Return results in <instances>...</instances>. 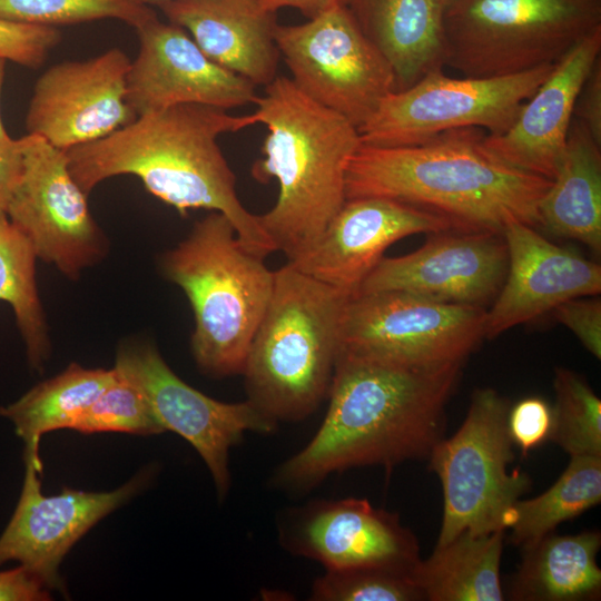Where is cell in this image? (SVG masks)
<instances>
[{
	"label": "cell",
	"instance_id": "6da1fadb",
	"mask_svg": "<svg viewBox=\"0 0 601 601\" xmlns=\"http://www.w3.org/2000/svg\"><path fill=\"white\" fill-rule=\"evenodd\" d=\"M463 364H408L339 354L319 428L275 470L270 484L299 495L347 469H390L427 459L444 437L445 406Z\"/></svg>",
	"mask_w": 601,
	"mask_h": 601
},
{
	"label": "cell",
	"instance_id": "7a4b0ae2",
	"mask_svg": "<svg viewBox=\"0 0 601 601\" xmlns=\"http://www.w3.org/2000/svg\"><path fill=\"white\" fill-rule=\"evenodd\" d=\"M256 124L254 112L237 116L181 104L138 116L99 140L65 151L70 174L87 195L110 177L134 175L181 215L199 208L225 215L240 243L265 258L276 246L239 200L235 174L217 141Z\"/></svg>",
	"mask_w": 601,
	"mask_h": 601
},
{
	"label": "cell",
	"instance_id": "3957f363",
	"mask_svg": "<svg viewBox=\"0 0 601 601\" xmlns=\"http://www.w3.org/2000/svg\"><path fill=\"white\" fill-rule=\"evenodd\" d=\"M480 128L442 132L420 145H362L345 174L346 199L384 197L445 215L473 230L502 233L512 221L540 226L552 180L491 151Z\"/></svg>",
	"mask_w": 601,
	"mask_h": 601
},
{
	"label": "cell",
	"instance_id": "277c9868",
	"mask_svg": "<svg viewBox=\"0 0 601 601\" xmlns=\"http://www.w3.org/2000/svg\"><path fill=\"white\" fill-rule=\"evenodd\" d=\"M254 115L267 128L263 157L252 167L259 183H278L274 206L258 216L263 229L293 262L307 252L343 206L345 174L361 146L356 126L277 76L258 96Z\"/></svg>",
	"mask_w": 601,
	"mask_h": 601
},
{
	"label": "cell",
	"instance_id": "5b68a950",
	"mask_svg": "<svg viewBox=\"0 0 601 601\" xmlns=\"http://www.w3.org/2000/svg\"><path fill=\"white\" fill-rule=\"evenodd\" d=\"M349 296L286 263L243 370L247 400L279 422H299L327 397Z\"/></svg>",
	"mask_w": 601,
	"mask_h": 601
},
{
	"label": "cell",
	"instance_id": "8992f818",
	"mask_svg": "<svg viewBox=\"0 0 601 601\" xmlns=\"http://www.w3.org/2000/svg\"><path fill=\"white\" fill-rule=\"evenodd\" d=\"M161 269L193 308L190 345L200 371L213 377L242 374L275 272L240 243L231 221L217 211L196 221L162 256Z\"/></svg>",
	"mask_w": 601,
	"mask_h": 601
},
{
	"label": "cell",
	"instance_id": "52a82bcc",
	"mask_svg": "<svg viewBox=\"0 0 601 601\" xmlns=\"http://www.w3.org/2000/svg\"><path fill=\"white\" fill-rule=\"evenodd\" d=\"M601 27V0H449L445 66L491 78L556 63Z\"/></svg>",
	"mask_w": 601,
	"mask_h": 601
},
{
	"label": "cell",
	"instance_id": "ba28073f",
	"mask_svg": "<svg viewBox=\"0 0 601 601\" xmlns=\"http://www.w3.org/2000/svg\"><path fill=\"white\" fill-rule=\"evenodd\" d=\"M510 406L509 400L491 387L475 390L462 425L428 455L430 470L437 475L443 492L435 546L463 532L505 531L506 513L530 491L532 482L524 471H509L514 460L508 427Z\"/></svg>",
	"mask_w": 601,
	"mask_h": 601
},
{
	"label": "cell",
	"instance_id": "9c48e42d",
	"mask_svg": "<svg viewBox=\"0 0 601 601\" xmlns=\"http://www.w3.org/2000/svg\"><path fill=\"white\" fill-rule=\"evenodd\" d=\"M554 65L491 78H451L434 70L414 85L390 92L358 128L362 145H420L460 128L500 135L515 120L523 104Z\"/></svg>",
	"mask_w": 601,
	"mask_h": 601
},
{
	"label": "cell",
	"instance_id": "30bf717a",
	"mask_svg": "<svg viewBox=\"0 0 601 601\" xmlns=\"http://www.w3.org/2000/svg\"><path fill=\"white\" fill-rule=\"evenodd\" d=\"M275 43L296 87L357 129L395 91L390 62L363 33L345 4L300 24H277Z\"/></svg>",
	"mask_w": 601,
	"mask_h": 601
},
{
	"label": "cell",
	"instance_id": "8fae6325",
	"mask_svg": "<svg viewBox=\"0 0 601 601\" xmlns=\"http://www.w3.org/2000/svg\"><path fill=\"white\" fill-rule=\"evenodd\" d=\"M486 309L402 292L354 294L345 303L339 354L408 364L464 363L485 338Z\"/></svg>",
	"mask_w": 601,
	"mask_h": 601
},
{
	"label": "cell",
	"instance_id": "7c38bea8",
	"mask_svg": "<svg viewBox=\"0 0 601 601\" xmlns=\"http://www.w3.org/2000/svg\"><path fill=\"white\" fill-rule=\"evenodd\" d=\"M115 368L145 394L166 431L195 447L210 472L219 500L231 484L230 449L246 432L270 434L278 426L248 400L225 403L191 387L171 371L154 345H121Z\"/></svg>",
	"mask_w": 601,
	"mask_h": 601
},
{
	"label": "cell",
	"instance_id": "4fadbf2b",
	"mask_svg": "<svg viewBox=\"0 0 601 601\" xmlns=\"http://www.w3.org/2000/svg\"><path fill=\"white\" fill-rule=\"evenodd\" d=\"M27 135L22 176L6 214L37 258L76 279L105 256L106 238L89 211L87 194L70 174L66 151Z\"/></svg>",
	"mask_w": 601,
	"mask_h": 601
},
{
	"label": "cell",
	"instance_id": "5bb4252c",
	"mask_svg": "<svg viewBox=\"0 0 601 601\" xmlns=\"http://www.w3.org/2000/svg\"><path fill=\"white\" fill-rule=\"evenodd\" d=\"M277 530L283 549L326 570L385 568L412 574L421 561L418 541L400 516L366 499L314 500L284 510Z\"/></svg>",
	"mask_w": 601,
	"mask_h": 601
},
{
	"label": "cell",
	"instance_id": "9a60e30c",
	"mask_svg": "<svg viewBox=\"0 0 601 601\" xmlns=\"http://www.w3.org/2000/svg\"><path fill=\"white\" fill-rule=\"evenodd\" d=\"M427 235L418 249L383 257L356 294L402 292L483 308L496 298L509 263L502 233L451 229Z\"/></svg>",
	"mask_w": 601,
	"mask_h": 601
},
{
	"label": "cell",
	"instance_id": "2e32d148",
	"mask_svg": "<svg viewBox=\"0 0 601 601\" xmlns=\"http://www.w3.org/2000/svg\"><path fill=\"white\" fill-rule=\"evenodd\" d=\"M130 59L119 48L49 67L35 83L27 134L70 148L99 140L137 118L126 99Z\"/></svg>",
	"mask_w": 601,
	"mask_h": 601
},
{
	"label": "cell",
	"instance_id": "e0dca14e",
	"mask_svg": "<svg viewBox=\"0 0 601 601\" xmlns=\"http://www.w3.org/2000/svg\"><path fill=\"white\" fill-rule=\"evenodd\" d=\"M136 31L126 99L137 117L181 104L226 110L255 104L256 86L210 60L181 27L155 16Z\"/></svg>",
	"mask_w": 601,
	"mask_h": 601
},
{
	"label": "cell",
	"instance_id": "ac0fdd59",
	"mask_svg": "<svg viewBox=\"0 0 601 601\" xmlns=\"http://www.w3.org/2000/svg\"><path fill=\"white\" fill-rule=\"evenodd\" d=\"M24 477L16 510L0 535V566L17 561L48 588L62 590L59 565L71 546L98 521L130 499L146 481L141 474L110 492L41 491L40 454L24 452Z\"/></svg>",
	"mask_w": 601,
	"mask_h": 601
},
{
	"label": "cell",
	"instance_id": "d6986e66",
	"mask_svg": "<svg viewBox=\"0 0 601 601\" xmlns=\"http://www.w3.org/2000/svg\"><path fill=\"white\" fill-rule=\"evenodd\" d=\"M451 229L473 230L445 215L395 199H346L315 244L287 263L352 296L393 243Z\"/></svg>",
	"mask_w": 601,
	"mask_h": 601
},
{
	"label": "cell",
	"instance_id": "ffe728a7",
	"mask_svg": "<svg viewBox=\"0 0 601 601\" xmlns=\"http://www.w3.org/2000/svg\"><path fill=\"white\" fill-rule=\"evenodd\" d=\"M502 235L508 248L504 283L485 317V338L536 319L561 303L601 292V267L558 246L534 227L509 223Z\"/></svg>",
	"mask_w": 601,
	"mask_h": 601
},
{
	"label": "cell",
	"instance_id": "44dd1931",
	"mask_svg": "<svg viewBox=\"0 0 601 601\" xmlns=\"http://www.w3.org/2000/svg\"><path fill=\"white\" fill-rule=\"evenodd\" d=\"M600 52L601 27L554 63L509 129L500 135H486L485 146L508 164L553 180L579 91Z\"/></svg>",
	"mask_w": 601,
	"mask_h": 601
},
{
	"label": "cell",
	"instance_id": "7402d4cb",
	"mask_svg": "<svg viewBox=\"0 0 601 601\" xmlns=\"http://www.w3.org/2000/svg\"><path fill=\"white\" fill-rule=\"evenodd\" d=\"M158 7L217 65L256 87L277 77L276 12L258 0H169Z\"/></svg>",
	"mask_w": 601,
	"mask_h": 601
},
{
	"label": "cell",
	"instance_id": "603a6c76",
	"mask_svg": "<svg viewBox=\"0 0 601 601\" xmlns=\"http://www.w3.org/2000/svg\"><path fill=\"white\" fill-rule=\"evenodd\" d=\"M447 1H347L363 33L390 62L395 91L445 66L443 20Z\"/></svg>",
	"mask_w": 601,
	"mask_h": 601
},
{
	"label": "cell",
	"instance_id": "cb8c5ba5",
	"mask_svg": "<svg viewBox=\"0 0 601 601\" xmlns=\"http://www.w3.org/2000/svg\"><path fill=\"white\" fill-rule=\"evenodd\" d=\"M540 226L601 252V146L574 116L558 173L539 205Z\"/></svg>",
	"mask_w": 601,
	"mask_h": 601
},
{
	"label": "cell",
	"instance_id": "d4e9b609",
	"mask_svg": "<svg viewBox=\"0 0 601 601\" xmlns=\"http://www.w3.org/2000/svg\"><path fill=\"white\" fill-rule=\"evenodd\" d=\"M599 531L553 532L523 550L508 593L515 601H587L601 593Z\"/></svg>",
	"mask_w": 601,
	"mask_h": 601
},
{
	"label": "cell",
	"instance_id": "484cf974",
	"mask_svg": "<svg viewBox=\"0 0 601 601\" xmlns=\"http://www.w3.org/2000/svg\"><path fill=\"white\" fill-rule=\"evenodd\" d=\"M505 531L463 532L417 563L412 579L430 601H502L500 565Z\"/></svg>",
	"mask_w": 601,
	"mask_h": 601
},
{
	"label": "cell",
	"instance_id": "4316f807",
	"mask_svg": "<svg viewBox=\"0 0 601 601\" xmlns=\"http://www.w3.org/2000/svg\"><path fill=\"white\" fill-rule=\"evenodd\" d=\"M117 376L115 367L92 370L72 363L16 402L0 407V414L13 424L17 435L24 442V451L39 453L43 434L71 428Z\"/></svg>",
	"mask_w": 601,
	"mask_h": 601
},
{
	"label": "cell",
	"instance_id": "83f0119b",
	"mask_svg": "<svg viewBox=\"0 0 601 601\" xmlns=\"http://www.w3.org/2000/svg\"><path fill=\"white\" fill-rule=\"evenodd\" d=\"M601 501V456L571 455L559 479L542 494L518 500L505 516L513 544L524 548Z\"/></svg>",
	"mask_w": 601,
	"mask_h": 601
},
{
	"label": "cell",
	"instance_id": "f1b7e54d",
	"mask_svg": "<svg viewBox=\"0 0 601 601\" xmlns=\"http://www.w3.org/2000/svg\"><path fill=\"white\" fill-rule=\"evenodd\" d=\"M36 259L30 242L0 210V300L11 306L29 364L40 371L50 343L37 289Z\"/></svg>",
	"mask_w": 601,
	"mask_h": 601
},
{
	"label": "cell",
	"instance_id": "f546056e",
	"mask_svg": "<svg viewBox=\"0 0 601 601\" xmlns=\"http://www.w3.org/2000/svg\"><path fill=\"white\" fill-rule=\"evenodd\" d=\"M550 441L571 455L601 456V400L578 373L556 367Z\"/></svg>",
	"mask_w": 601,
	"mask_h": 601
},
{
	"label": "cell",
	"instance_id": "4dcf8cb0",
	"mask_svg": "<svg viewBox=\"0 0 601 601\" xmlns=\"http://www.w3.org/2000/svg\"><path fill=\"white\" fill-rule=\"evenodd\" d=\"M155 16L132 0H0V18L43 27L118 19L136 29Z\"/></svg>",
	"mask_w": 601,
	"mask_h": 601
},
{
	"label": "cell",
	"instance_id": "1f68e13d",
	"mask_svg": "<svg viewBox=\"0 0 601 601\" xmlns=\"http://www.w3.org/2000/svg\"><path fill=\"white\" fill-rule=\"evenodd\" d=\"M71 430L83 434L124 432L140 435L166 431L145 394L119 373L76 421Z\"/></svg>",
	"mask_w": 601,
	"mask_h": 601
},
{
	"label": "cell",
	"instance_id": "d6a6232c",
	"mask_svg": "<svg viewBox=\"0 0 601 601\" xmlns=\"http://www.w3.org/2000/svg\"><path fill=\"white\" fill-rule=\"evenodd\" d=\"M313 601H421L411 573L385 568L325 570L312 587Z\"/></svg>",
	"mask_w": 601,
	"mask_h": 601
},
{
	"label": "cell",
	"instance_id": "836d02e7",
	"mask_svg": "<svg viewBox=\"0 0 601 601\" xmlns=\"http://www.w3.org/2000/svg\"><path fill=\"white\" fill-rule=\"evenodd\" d=\"M55 27L20 23L0 18V58L37 69L60 42Z\"/></svg>",
	"mask_w": 601,
	"mask_h": 601
},
{
	"label": "cell",
	"instance_id": "e575fe53",
	"mask_svg": "<svg viewBox=\"0 0 601 601\" xmlns=\"http://www.w3.org/2000/svg\"><path fill=\"white\" fill-rule=\"evenodd\" d=\"M509 433L523 455L550 441L553 428V408L538 396L525 397L510 406Z\"/></svg>",
	"mask_w": 601,
	"mask_h": 601
},
{
	"label": "cell",
	"instance_id": "d590c367",
	"mask_svg": "<svg viewBox=\"0 0 601 601\" xmlns=\"http://www.w3.org/2000/svg\"><path fill=\"white\" fill-rule=\"evenodd\" d=\"M552 312L554 318L569 328L587 351L601 358V300L597 295L568 299Z\"/></svg>",
	"mask_w": 601,
	"mask_h": 601
},
{
	"label": "cell",
	"instance_id": "8d00e7d4",
	"mask_svg": "<svg viewBox=\"0 0 601 601\" xmlns=\"http://www.w3.org/2000/svg\"><path fill=\"white\" fill-rule=\"evenodd\" d=\"M573 116L583 124L594 141L601 146V58L599 57L584 80L574 106Z\"/></svg>",
	"mask_w": 601,
	"mask_h": 601
},
{
	"label": "cell",
	"instance_id": "74e56055",
	"mask_svg": "<svg viewBox=\"0 0 601 601\" xmlns=\"http://www.w3.org/2000/svg\"><path fill=\"white\" fill-rule=\"evenodd\" d=\"M49 591L40 577L21 564L0 571V601H45Z\"/></svg>",
	"mask_w": 601,
	"mask_h": 601
},
{
	"label": "cell",
	"instance_id": "f35d334b",
	"mask_svg": "<svg viewBox=\"0 0 601 601\" xmlns=\"http://www.w3.org/2000/svg\"><path fill=\"white\" fill-rule=\"evenodd\" d=\"M27 140L28 135L0 139V210L4 213L22 176Z\"/></svg>",
	"mask_w": 601,
	"mask_h": 601
},
{
	"label": "cell",
	"instance_id": "ab89813d",
	"mask_svg": "<svg viewBox=\"0 0 601 601\" xmlns=\"http://www.w3.org/2000/svg\"><path fill=\"white\" fill-rule=\"evenodd\" d=\"M259 3L272 12L282 8L299 10L307 19L314 18L322 12L339 4H347L348 0H258Z\"/></svg>",
	"mask_w": 601,
	"mask_h": 601
},
{
	"label": "cell",
	"instance_id": "60d3db41",
	"mask_svg": "<svg viewBox=\"0 0 601 601\" xmlns=\"http://www.w3.org/2000/svg\"><path fill=\"white\" fill-rule=\"evenodd\" d=\"M6 63H7V60L3 58H0V101H1V91L3 87L4 75H6ZM9 138L10 136L3 126L2 118L0 115V139H9Z\"/></svg>",
	"mask_w": 601,
	"mask_h": 601
},
{
	"label": "cell",
	"instance_id": "b9f144b4",
	"mask_svg": "<svg viewBox=\"0 0 601 601\" xmlns=\"http://www.w3.org/2000/svg\"><path fill=\"white\" fill-rule=\"evenodd\" d=\"M132 1H136V2H139L141 4H146V6H159L164 2H167L169 0H132Z\"/></svg>",
	"mask_w": 601,
	"mask_h": 601
}]
</instances>
